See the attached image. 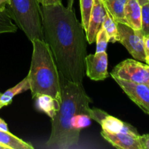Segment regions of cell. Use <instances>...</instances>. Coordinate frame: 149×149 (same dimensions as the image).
Returning a JSON list of instances; mask_svg holds the SVG:
<instances>
[{
  "label": "cell",
  "instance_id": "cell-1",
  "mask_svg": "<svg viewBox=\"0 0 149 149\" xmlns=\"http://www.w3.org/2000/svg\"><path fill=\"white\" fill-rule=\"evenodd\" d=\"M44 40L49 46L60 74L82 84L85 76L87 37L73 9L62 3L40 5Z\"/></svg>",
  "mask_w": 149,
  "mask_h": 149
},
{
  "label": "cell",
  "instance_id": "cell-2",
  "mask_svg": "<svg viewBox=\"0 0 149 149\" xmlns=\"http://www.w3.org/2000/svg\"><path fill=\"white\" fill-rule=\"evenodd\" d=\"M61 103L52 119V129L45 147L51 149H68L79 143L80 131L71 127V122L76 114L89 116L92 99L87 95L82 84H77L60 74Z\"/></svg>",
  "mask_w": 149,
  "mask_h": 149
},
{
  "label": "cell",
  "instance_id": "cell-3",
  "mask_svg": "<svg viewBox=\"0 0 149 149\" xmlns=\"http://www.w3.org/2000/svg\"><path fill=\"white\" fill-rule=\"evenodd\" d=\"M33 53L27 75L32 98L47 95L61 103V77L53 55L44 39L32 41Z\"/></svg>",
  "mask_w": 149,
  "mask_h": 149
},
{
  "label": "cell",
  "instance_id": "cell-4",
  "mask_svg": "<svg viewBox=\"0 0 149 149\" xmlns=\"http://www.w3.org/2000/svg\"><path fill=\"white\" fill-rule=\"evenodd\" d=\"M8 6L12 19L31 42L44 39L40 5L37 0H10Z\"/></svg>",
  "mask_w": 149,
  "mask_h": 149
},
{
  "label": "cell",
  "instance_id": "cell-5",
  "mask_svg": "<svg viewBox=\"0 0 149 149\" xmlns=\"http://www.w3.org/2000/svg\"><path fill=\"white\" fill-rule=\"evenodd\" d=\"M110 74L113 79L149 84V65L135 60H125L116 65Z\"/></svg>",
  "mask_w": 149,
  "mask_h": 149
},
{
  "label": "cell",
  "instance_id": "cell-6",
  "mask_svg": "<svg viewBox=\"0 0 149 149\" xmlns=\"http://www.w3.org/2000/svg\"><path fill=\"white\" fill-rule=\"evenodd\" d=\"M119 42L135 59L146 62L144 35L141 30H135L125 23H116Z\"/></svg>",
  "mask_w": 149,
  "mask_h": 149
},
{
  "label": "cell",
  "instance_id": "cell-7",
  "mask_svg": "<svg viewBox=\"0 0 149 149\" xmlns=\"http://www.w3.org/2000/svg\"><path fill=\"white\" fill-rule=\"evenodd\" d=\"M127 95L149 115V88L147 84L113 79Z\"/></svg>",
  "mask_w": 149,
  "mask_h": 149
},
{
  "label": "cell",
  "instance_id": "cell-8",
  "mask_svg": "<svg viewBox=\"0 0 149 149\" xmlns=\"http://www.w3.org/2000/svg\"><path fill=\"white\" fill-rule=\"evenodd\" d=\"M85 74L93 81H103L109 77L108 55L106 52L87 55L85 57Z\"/></svg>",
  "mask_w": 149,
  "mask_h": 149
},
{
  "label": "cell",
  "instance_id": "cell-9",
  "mask_svg": "<svg viewBox=\"0 0 149 149\" xmlns=\"http://www.w3.org/2000/svg\"><path fill=\"white\" fill-rule=\"evenodd\" d=\"M106 15V9L103 0H94L88 27L85 32L89 44H93L95 42L97 33L101 28Z\"/></svg>",
  "mask_w": 149,
  "mask_h": 149
},
{
  "label": "cell",
  "instance_id": "cell-10",
  "mask_svg": "<svg viewBox=\"0 0 149 149\" xmlns=\"http://www.w3.org/2000/svg\"><path fill=\"white\" fill-rule=\"evenodd\" d=\"M101 135L113 147L119 149H142L139 141L140 135L123 132H109L102 130Z\"/></svg>",
  "mask_w": 149,
  "mask_h": 149
},
{
  "label": "cell",
  "instance_id": "cell-11",
  "mask_svg": "<svg viewBox=\"0 0 149 149\" xmlns=\"http://www.w3.org/2000/svg\"><path fill=\"white\" fill-rule=\"evenodd\" d=\"M127 25L135 30L141 29V5L138 0H127L125 8Z\"/></svg>",
  "mask_w": 149,
  "mask_h": 149
},
{
  "label": "cell",
  "instance_id": "cell-12",
  "mask_svg": "<svg viewBox=\"0 0 149 149\" xmlns=\"http://www.w3.org/2000/svg\"><path fill=\"white\" fill-rule=\"evenodd\" d=\"M127 0H104L106 10L116 23L127 24L125 16V8Z\"/></svg>",
  "mask_w": 149,
  "mask_h": 149
},
{
  "label": "cell",
  "instance_id": "cell-13",
  "mask_svg": "<svg viewBox=\"0 0 149 149\" xmlns=\"http://www.w3.org/2000/svg\"><path fill=\"white\" fill-rule=\"evenodd\" d=\"M34 99H36V106L38 109L45 112L51 119L54 117L61 106L59 102L47 95H39Z\"/></svg>",
  "mask_w": 149,
  "mask_h": 149
},
{
  "label": "cell",
  "instance_id": "cell-14",
  "mask_svg": "<svg viewBox=\"0 0 149 149\" xmlns=\"http://www.w3.org/2000/svg\"><path fill=\"white\" fill-rule=\"evenodd\" d=\"M0 143L10 149H33V146L29 143L10 133L9 131L0 130Z\"/></svg>",
  "mask_w": 149,
  "mask_h": 149
},
{
  "label": "cell",
  "instance_id": "cell-15",
  "mask_svg": "<svg viewBox=\"0 0 149 149\" xmlns=\"http://www.w3.org/2000/svg\"><path fill=\"white\" fill-rule=\"evenodd\" d=\"M29 90H30V83H29V78L28 77H26L15 86L7 90L4 93H2L0 97V100L5 106H8L12 103L13 98L15 96L22 93H24Z\"/></svg>",
  "mask_w": 149,
  "mask_h": 149
},
{
  "label": "cell",
  "instance_id": "cell-16",
  "mask_svg": "<svg viewBox=\"0 0 149 149\" xmlns=\"http://www.w3.org/2000/svg\"><path fill=\"white\" fill-rule=\"evenodd\" d=\"M125 123V122H122L120 119L107 113L100 122V125H101L102 130L109 132H121Z\"/></svg>",
  "mask_w": 149,
  "mask_h": 149
},
{
  "label": "cell",
  "instance_id": "cell-17",
  "mask_svg": "<svg viewBox=\"0 0 149 149\" xmlns=\"http://www.w3.org/2000/svg\"><path fill=\"white\" fill-rule=\"evenodd\" d=\"M102 27L105 29L106 33L109 37V42L112 43H115L116 42H119V36L118 33L117 26L116 23L112 19L110 15L106 10V15L105 16V19L102 24Z\"/></svg>",
  "mask_w": 149,
  "mask_h": 149
},
{
  "label": "cell",
  "instance_id": "cell-18",
  "mask_svg": "<svg viewBox=\"0 0 149 149\" xmlns=\"http://www.w3.org/2000/svg\"><path fill=\"white\" fill-rule=\"evenodd\" d=\"M17 26L13 22L8 9L0 10V34L5 33H15L17 31Z\"/></svg>",
  "mask_w": 149,
  "mask_h": 149
},
{
  "label": "cell",
  "instance_id": "cell-19",
  "mask_svg": "<svg viewBox=\"0 0 149 149\" xmlns=\"http://www.w3.org/2000/svg\"><path fill=\"white\" fill-rule=\"evenodd\" d=\"M80 10H81V25L84 28V31H87L88 27L89 20H90V14L93 7L94 0H79Z\"/></svg>",
  "mask_w": 149,
  "mask_h": 149
},
{
  "label": "cell",
  "instance_id": "cell-20",
  "mask_svg": "<svg viewBox=\"0 0 149 149\" xmlns=\"http://www.w3.org/2000/svg\"><path fill=\"white\" fill-rule=\"evenodd\" d=\"M91 124V118L84 113L76 114L71 119V127L76 130L80 131L82 128L87 127Z\"/></svg>",
  "mask_w": 149,
  "mask_h": 149
},
{
  "label": "cell",
  "instance_id": "cell-21",
  "mask_svg": "<svg viewBox=\"0 0 149 149\" xmlns=\"http://www.w3.org/2000/svg\"><path fill=\"white\" fill-rule=\"evenodd\" d=\"M95 42L96 53H97V52H106L109 40L106 31H105V29L102 26L100 29V30L98 31V32H97V36H96Z\"/></svg>",
  "mask_w": 149,
  "mask_h": 149
},
{
  "label": "cell",
  "instance_id": "cell-22",
  "mask_svg": "<svg viewBox=\"0 0 149 149\" xmlns=\"http://www.w3.org/2000/svg\"><path fill=\"white\" fill-rule=\"evenodd\" d=\"M141 30L144 36L149 35V1L141 6Z\"/></svg>",
  "mask_w": 149,
  "mask_h": 149
},
{
  "label": "cell",
  "instance_id": "cell-23",
  "mask_svg": "<svg viewBox=\"0 0 149 149\" xmlns=\"http://www.w3.org/2000/svg\"><path fill=\"white\" fill-rule=\"evenodd\" d=\"M140 143H141L142 149H149V134L140 135Z\"/></svg>",
  "mask_w": 149,
  "mask_h": 149
},
{
  "label": "cell",
  "instance_id": "cell-24",
  "mask_svg": "<svg viewBox=\"0 0 149 149\" xmlns=\"http://www.w3.org/2000/svg\"><path fill=\"white\" fill-rule=\"evenodd\" d=\"M144 49L146 54V62L149 64V35L144 36Z\"/></svg>",
  "mask_w": 149,
  "mask_h": 149
},
{
  "label": "cell",
  "instance_id": "cell-25",
  "mask_svg": "<svg viewBox=\"0 0 149 149\" xmlns=\"http://www.w3.org/2000/svg\"><path fill=\"white\" fill-rule=\"evenodd\" d=\"M41 5L47 6L62 3V0H37Z\"/></svg>",
  "mask_w": 149,
  "mask_h": 149
},
{
  "label": "cell",
  "instance_id": "cell-26",
  "mask_svg": "<svg viewBox=\"0 0 149 149\" xmlns=\"http://www.w3.org/2000/svg\"><path fill=\"white\" fill-rule=\"evenodd\" d=\"M10 4V0H0V10L3 11L7 9V6Z\"/></svg>",
  "mask_w": 149,
  "mask_h": 149
},
{
  "label": "cell",
  "instance_id": "cell-27",
  "mask_svg": "<svg viewBox=\"0 0 149 149\" xmlns=\"http://www.w3.org/2000/svg\"><path fill=\"white\" fill-rule=\"evenodd\" d=\"M0 130L9 131L7 123L1 118H0Z\"/></svg>",
  "mask_w": 149,
  "mask_h": 149
},
{
  "label": "cell",
  "instance_id": "cell-28",
  "mask_svg": "<svg viewBox=\"0 0 149 149\" xmlns=\"http://www.w3.org/2000/svg\"><path fill=\"white\" fill-rule=\"evenodd\" d=\"M75 0H68L67 1V7L68 9H73V6H74V3Z\"/></svg>",
  "mask_w": 149,
  "mask_h": 149
},
{
  "label": "cell",
  "instance_id": "cell-29",
  "mask_svg": "<svg viewBox=\"0 0 149 149\" xmlns=\"http://www.w3.org/2000/svg\"><path fill=\"white\" fill-rule=\"evenodd\" d=\"M138 1L139 2V4L142 6V5H143V4H145L146 3L148 2L149 0H138Z\"/></svg>",
  "mask_w": 149,
  "mask_h": 149
},
{
  "label": "cell",
  "instance_id": "cell-30",
  "mask_svg": "<svg viewBox=\"0 0 149 149\" xmlns=\"http://www.w3.org/2000/svg\"><path fill=\"white\" fill-rule=\"evenodd\" d=\"M0 149H10V148H9L7 146H6L2 145V144L0 143Z\"/></svg>",
  "mask_w": 149,
  "mask_h": 149
},
{
  "label": "cell",
  "instance_id": "cell-31",
  "mask_svg": "<svg viewBox=\"0 0 149 149\" xmlns=\"http://www.w3.org/2000/svg\"><path fill=\"white\" fill-rule=\"evenodd\" d=\"M4 106H5V105L4 104V103H2V102L1 101V100H0V109H2V108L4 107Z\"/></svg>",
  "mask_w": 149,
  "mask_h": 149
},
{
  "label": "cell",
  "instance_id": "cell-32",
  "mask_svg": "<svg viewBox=\"0 0 149 149\" xmlns=\"http://www.w3.org/2000/svg\"><path fill=\"white\" fill-rule=\"evenodd\" d=\"M1 94H2V93H0V97H1Z\"/></svg>",
  "mask_w": 149,
  "mask_h": 149
},
{
  "label": "cell",
  "instance_id": "cell-33",
  "mask_svg": "<svg viewBox=\"0 0 149 149\" xmlns=\"http://www.w3.org/2000/svg\"><path fill=\"white\" fill-rule=\"evenodd\" d=\"M148 88H149V84H148Z\"/></svg>",
  "mask_w": 149,
  "mask_h": 149
},
{
  "label": "cell",
  "instance_id": "cell-34",
  "mask_svg": "<svg viewBox=\"0 0 149 149\" xmlns=\"http://www.w3.org/2000/svg\"><path fill=\"white\" fill-rule=\"evenodd\" d=\"M103 1H104V0H103Z\"/></svg>",
  "mask_w": 149,
  "mask_h": 149
}]
</instances>
